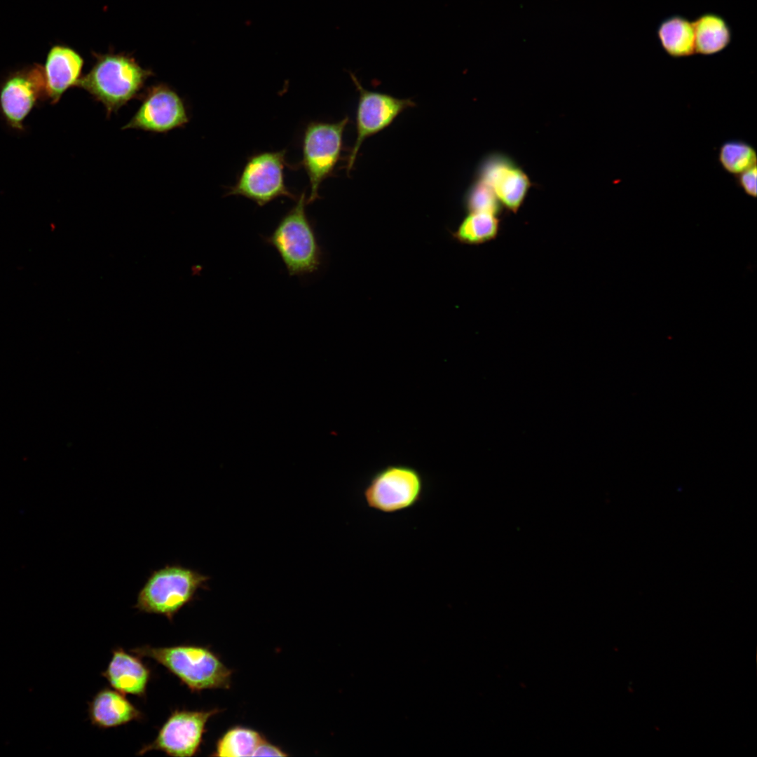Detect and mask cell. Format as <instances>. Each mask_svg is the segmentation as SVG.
<instances>
[{"mask_svg": "<svg viewBox=\"0 0 757 757\" xmlns=\"http://www.w3.org/2000/svg\"><path fill=\"white\" fill-rule=\"evenodd\" d=\"M359 100L356 111L357 137L347 163L349 172L355 161L363 141L389 126L404 109L415 105L410 99H399L390 95L364 89L351 74Z\"/></svg>", "mask_w": 757, "mask_h": 757, "instance_id": "8fae6325", "label": "cell"}, {"mask_svg": "<svg viewBox=\"0 0 757 757\" xmlns=\"http://www.w3.org/2000/svg\"><path fill=\"white\" fill-rule=\"evenodd\" d=\"M150 674V669L139 656L132 655L121 648L113 650L111 660L102 672L114 689L139 697L146 694Z\"/></svg>", "mask_w": 757, "mask_h": 757, "instance_id": "5bb4252c", "label": "cell"}, {"mask_svg": "<svg viewBox=\"0 0 757 757\" xmlns=\"http://www.w3.org/2000/svg\"><path fill=\"white\" fill-rule=\"evenodd\" d=\"M264 740L257 731L247 728L236 727L229 730L217 742L212 754L216 756H254Z\"/></svg>", "mask_w": 757, "mask_h": 757, "instance_id": "d6986e66", "label": "cell"}, {"mask_svg": "<svg viewBox=\"0 0 757 757\" xmlns=\"http://www.w3.org/2000/svg\"><path fill=\"white\" fill-rule=\"evenodd\" d=\"M424 491L421 473L409 465L397 464L376 472L365 485L362 496L368 508L391 514L416 506Z\"/></svg>", "mask_w": 757, "mask_h": 757, "instance_id": "5b68a950", "label": "cell"}, {"mask_svg": "<svg viewBox=\"0 0 757 757\" xmlns=\"http://www.w3.org/2000/svg\"><path fill=\"white\" fill-rule=\"evenodd\" d=\"M210 577L179 564H166L150 573L137 596L135 608L165 616L172 621L193 601L199 589H207Z\"/></svg>", "mask_w": 757, "mask_h": 757, "instance_id": "277c9868", "label": "cell"}, {"mask_svg": "<svg viewBox=\"0 0 757 757\" xmlns=\"http://www.w3.org/2000/svg\"><path fill=\"white\" fill-rule=\"evenodd\" d=\"M89 718L100 728H110L142 718V712L124 694L108 688L101 689L88 704Z\"/></svg>", "mask_w": 757, "mask_h": 757, "instance_id": "9a60e30c", "label": "cell"}, {"mask_svg": "<svg viewBox=\"0 0 757 757\" xmlns=\"http://www.w3.org/2000/svg\"><path fill=\"white\" fill-rule=\"evenodd\" d=\"M695 53L709 56L727 48L732 40V29L719 14L707 12L693 21Z\"/></svg>", "mask_w": 757, "mask_h": 757, "instance_id": "2e32d148", "label": "cell"}, {"mask_svg": "<svg viewBox=\"0 0 757 757\" xmlns=\"http://www.w3.org/2000/svg\"><path fill=\"white\" fill-rule=\"evenodd\" d=\"M464 203L468 212H484L499 216L503 210L491 187L479 179L467 191Z\"/></svg>", "mask_w": 757, "mask_h": 757, "instance_id": "44dd1931", "label": "cell"}, {"mask_svg": "<svg viewBox=\"0 0 757 757\" xmlns=\"http://www.w3.org/2000/svg\"><path fill=\"white\" fill-rule=\"evenodd\" d=\"M296 200L273 231L263 240L279 254L289 276L301 277L320 269L323 254L314 226L306 214V192Z\"/></svg>", "mask_w": 757, "mask_h": 757, "instance_id": "7a4b0ae2", "label": "cell"}, {"mask_svg": "<svg viewBox=\"0 0 757 757\" xmlns=\"http://www.w3.org/2000/svg\"><path fill=\"white\" fill-rule=\"evenodd\" d=\"M656 36L664 52L673 58L695 53L693 21L681 15L664 18L657 26Z\"/></svg>", "mask_w": 757, "mask_h": 757, "instance_id": "e0dca14e", "label": "cell"}, {"mask_svg": "<svg viewBox=\"0 0 757 757\" xmlns=\"http://www.w3.org/2000/svg\"><path fill=\"white\" fill-rule=\"evenodd\" d=\"M141 104L134 116L123 127L155 133H165L184 127L189 116L184 100L165 83L146 88L140 95Z\"/></svg>", "mask_w": 757, "mask_h": 757, "instance_id": "ba28073f", "label": "cell"}, {"mask_svg": "<svg viewBox=\"0 0 757 757\" xmlns=\"http://www.w3.org/2000/svg\"><path fill=\"white\" fill-rule=\"evenodd\" d=\"M83 64L81 55L68 46H55L49 50L42 67L47 101L55 104L69 89L78 87Z\"/></svg>", "mask_w": 757, "mask_h": 757, "instance_id": "4fadbf2b", "label": "cell"}, {"mask_svg": "<svg viewBox=\"0 0 757 757\" xmlns=\"http://www.w3.org/2000/svg\"><path fill=\"white\" fill-rule=\"evenodd\" d=\"M348 117L336 123L311 121L306 125L302 139L301 164L310 184L307 204L319 198L322 182L329 177L341 156L343 136Z\"/></svg>", "mask_w": 757, "mask_h": 757, "instance_id": "52a82bcc", "label": "cell"}, {"mask_svg": "<svg viewBox=\"0 0 757 757\" xmlns=\"http://www.w3.org/2000/svg\"><path fill=\"white\" fill-rule=\"evenodd\" d=\"M718 161L726 172L737 176L756 165V151L754 147L746 141L727 140L718 149Z\"/></svg>", "mask_w": 757, "mask_h": 757, "instance_id": "ffe728a7", "label": "cell"}, {"mask_svg": "<svg viewBox=\"0 0 757 757\" xmlns=\"http://www.w3.org/2000/svg\"><path fill=\"white\" fill-rule=\"evenodd\" d=\"M757 166L755 165L735 176L738 186L748 196L753 198L757 196Z\"/></svg>", "mask_w": 757, "mask_h": 757, "instance_id": "7402d4cb", "label": "cell"}, {"mask_svg": "<svg viewBox=\"0 0 757 757\" xmlns=\"http://www.w3.org/2000/svg\"><path fill=\"white\" fill-rule=\"evenodd\" d=\"M478 179L493 190L507 210L517 213L531 186L526 174L507 157L493 154L482 163Z\"/></svg>", "mask_w": 757, "mask_h": 757, "instance_id": "7c38bea8", "label": "cell"}, {"mask_svg": "<svg viewBox=\"0 0 757 757\" xmlns=\"http://www.w3.org/2000/svg\"><path fill=\"white\" fill-rule=\"evenodd\" d=\"M287 754L279 747L264 740L256 750L254 756H285Z\"/></svg>", "mask_w": 757, "mask_h": 757, "instance_id": "603a6c76", "label": "cell"}, {"mask_svg": "<svg viewBox=\"0 0 757 757\" xmlns=\"http://www.w3.org/2000/svg\"><path fill=\"white\" fill-rule=\"evenodd\" d=\"M286 154V149H283L250 156L226 196H243L260 207L280 197L296 200L298 196L290 191L285 181V170L289 166Z\"/></svg>", "mask_w": 757, "mask_h": 757, "instance_id": "8992f818", "label": "cell"}, {"mask_svg": "<svg viewBox=\"0 0 757 757\" xmlns=\"http://www.w3.org/2000/svg\"><path fill=\"white\" fill-rule=\"evenodd\" d=\"M42 101L47 97L41 65L11 73L0 83V115L13 130H24L25 120Z\"/></svg>", "mask_w": 757, "mask_h": 757, "instance_id": "9c48e42d", "label": "cell"}, {"mask_svg": "<svg viewBox=\"0 0 757 757\" xmlns=\"http://www.w3.org/2000/svg\"><path fill=\"white\" fill-rule=\"evenodd\" d=\"M218 711L217 709L208 711L175 709L160 728L154 741L143 746L137 754L160 751L170 756L196 755L208 720Z\"/></svg>", "mask_w": 757, "mask_h": 757, "instance_id": "30bf717a", "label": "cell"}, {"mask_svg": "<svg viewBox=\"0 0 757 757\" xmlns=\"http://www.w3.org/2000/svg\"><path fill=\"white\" fill-rule=\"evenodd\" d=\"M91 69L82 76L78 87L102 104L107 117L139 97L146 81L154 74L141 67L131 56L120 54H95Z\"/></svg>", "mask_w": 757, "mask_h": 757, "instance_id": "6da1fadb", "label": "cell"}, {"mask_svg": "<svg viewBox=\"0 0 757 757\" xmlns=\"http://www.w3.org/2000/svg\"><path fill=\"white\" fill-rule=\"evenodd\" d=\"M130 652L161 664L193 692L230 687L231 671L207 648L194 645L144 646Z\"/></svg>", "mask_w": 757, "mask_h": 757, "instance_id": "3957f363", "label": "cell"}, {"mask_svg": "<svg viewBox=\"0 0 757 757\" xmlns=\"http://www.w3.org/2000/svg\"><path fill=\"white\" fill-rule=\"evenodd\" d=\"M500 229L499 216L484 212H468L453 238L461 243L481 245L495 240Z\"/></svg>", "mask_w": 757, "mask_h": 757, "instance_id": "ac0fdd59", "label": "cell"}]
</instances>
